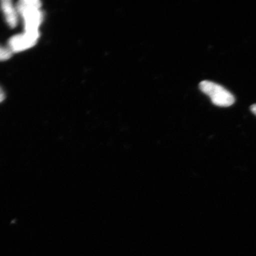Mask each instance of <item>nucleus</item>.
Segmentation results:
<instances>
[{"label": "nucleus", "instance_id": "obj_5", "mask_svg": "<svg viewBox=\"0 0 256 256\" xmlns=\"http://www.w3.org/2000/svg\"><path fill=\"white\" fill-rule=\"evenodd\" d=\"M12 51L9 49L8 47H4L0 46V62L8 60L12 56Z\"/></svg>", "mask_w": 256, "mask_h": 256}, {"label": "nucleus", "instance_id": "obj_1", "mask_svg": "<svg viewBox=\"0 0 256 256\" xmlns=\"http://www.w3.org/2000/svg\"><path fill=\"white\" fill-rule=\"evenodd\" d=\"M19 16L23 19L24 32L36 33L44 20L40 0H20L16 5Z\"/></svg>", "mask_w": 256, "mask_h": 256}, {"label": "nucleus", "instance_id": "obj_2", "mask_svg": "<svg viewBox=\"0 0 256 256\" xmlns=\"http://www.w3.org/2000/svg\"><path fill=\"white\" fill-rule=\"evenodd\" d=\"M200 90L211 99L214 104L220 107H228L235 102V98L222 86L210 81L202 82L200 84Z\"/></svg>", "mask_w": 256, "mask_h": 256}, {"label": "nucleus", "instance_id": "obj_3", "mask_svg": "<svg viewBox=\"0 0 256 256\" xmlns=\"http://www.w3.org/2000/svg\"><path fill=\"white\" fill-rule=\"evenodd\" d=\"M40 32L30 33L24 32L23 34H16L9 40L8 46L12 53L20 52L33 47L38 42Z\"/></svg>", "mask_w": 256, "mask_h": 256}, {"label": "nucleus", "instance_id": "obj_6", "mask_svg": "<svg viewBox=\"0 0 256 256\" xmlns=\"http://www.w3.org/2000/svg\"><path fill=\"white\" fill-rule=\"evenodd\" d=\"M5 94L3 90L0 88V103L4 100Z\"/></svg>", "mask_w": 256, "mask_h": 256}, {"label": "nucleus", "instance_id": "obj_7", "mask_svg": "<svg viewBox=\"0 0 256 256\" xmlns=\"http://www.w3.org/2000/svg\"><path fill=\"white\" fill-rule=\"evenodd\" d=\"M251 111L256 115V104H252L250 107Z\"/></svg>", "mask_w": 256, "mask_h": 256}, {"label": "nucleus", "instance_id": "obj_4", "mask_svg": "<svg viewBox=\"0 0 256 256\" xmlns=\"http://www.w3.org/2000/svg\"><path fill=\"white\" fill-rule=\"evenodd\" d=\"M0 4L2 10L9 26L12 28L17 26L19 14L16 6L14 4L11 0H2Z\"/></svg>", "mask_w": 256, "mask_h": 256}]
</instances>
